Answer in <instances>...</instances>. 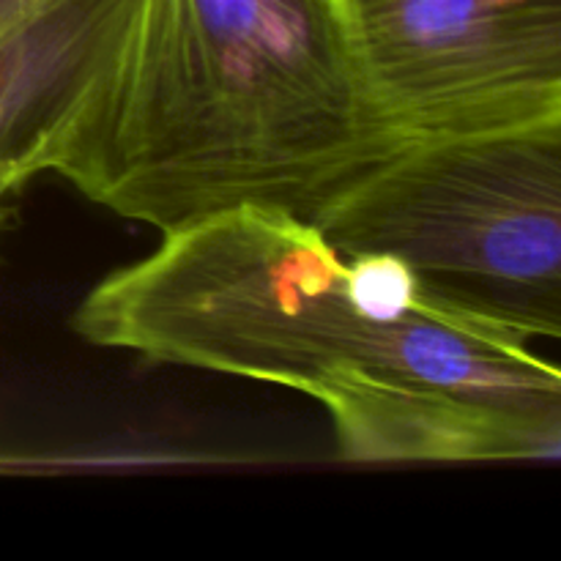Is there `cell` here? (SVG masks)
Masks as SVG:
<instances>
[{
	"label": "cell",
	"mask_w": 561,
	"mask_h": 561,
	"mask_svg": "<svg viewBox=\"0 0 561 561\" xmlns=\"http://www.w3.org/2000/svg\"><path fill=\"white\" fill-rule=\"evenodd\" d=\"M392 151L340 0H137L53 173L168 233L250 203L312 222Z\"/></svg>",
	"instance_id": "cell-1"
},
{
	"label": "cell",
	"mask_w": 561,
	"mask_h": 561,
	"mask_svg": "<svg viewBox=\"0 0 561 561\" xmlns=\"http://www.w3.org/2000/svg\"><path fill=\"white\" fill-rule=\"evenodd\" d=\"M71 327L91 345L307 394L340 370L561 409L535 340L433 294L403 263L345 255L296 214L236 206L162 233L99 279Z\"/></svg>",
	"instance_id": "cell-2"
},
{
	"label": "cell",
	"mask_w": 561,
	"mask_h": 561,
	"mask_svg": "<svg viewBox=\"0 0 561 561\" xmlns=\"http://www.w3.org/2000/svg\"><path fill=\"white\" fill-rule=\"evenodd\" d=\"M312 225L524 337H561V118L394 148Z\"/></svg>",
	"instance_id": "cell-3"
},
{
	"label": "cell",
	"mask_w": 561,
	"mask_h": 561,
	"mask_svg": "<svg viewBox=\"0 0 561 561\" xmlns=\"http://www.w3.org/2000/svg\"><path fill=\"white\" fill-rule=\"evenodd\" d=\"M394 148L561 118V0H340Z\"/></svg>",
	"instance_id": "cell-4"
},
{
	"label": "cell",
	"mask_w": 561,
	"mask_h": 561,
	"mask_svg": "<svg viewBox=\"0 0 561 561\" xmlns=\"http://www.w3.org/2000/svg\"><path fill=\"white\" fill-rule=\"evenodd\" d=\"M354 463L559 460L561 409H520L453 389L340 370L307 389Z\"/></svg>",
	"instance_id": "cell-5"
},
{
	"label": "cell",
	"mask_w": 561,
	"mask_h": 561,
	"mask_svg": "<svg viewBox=\"0 0 561 561\" xmlns=\"http://www.w3.org/2000/svg\"><path fill=\"white\" fill-rule=\"evenodd\" d=\"M137 0H49L0 36V192L53 170Z\"/></svg>",
	"instance_id": "cell-6"
},
{
	"label": "cell",
	"mask_w": 561,
	"mask_h": 561,
	"mask_svg": "<svg viewBox=\"0 0 561 561\" xmlns=\"http://www.w3.org/2000/svg\"><path fill=\"white\" fill-rule=\"evenodd\" d=\"M44 3H49V0H0V36L11 31L16 22L31 16L36 9H42Z\"/></svg>",
	"instance_id": "cell-7"
},
{
	"label": "cell",
	"mask_w": 561,
	"mask_h": 561,
	"mask_svg": "<svg viewBox=\"0 0 561 561\" xmlns=\"http://www.w3.org/2000/svg\"><path fill=\"white\" fill-rule=\"evenodd\" d=\"M5 217H9V208H5V192H0V230H3Z\"/></svg>",
	"instance_id": "cell-8"
}]
</instances>
